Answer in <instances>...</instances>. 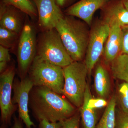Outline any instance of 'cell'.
<instances>
[{
	"instance_id": "obj_1",
	"label": "cell",
	"mask_w": 128,
	"mask_h": 128,
	"mask_svg": "<svg viewBox=\"0 0 128 128\" xmlns=\"http://www.w3.org/2000/svg\"><path fill=\"white\" fill-rule=\"evenodd\" d=\"M29 106L38 120L51 122L62 121L75 114V106L48 88L34 86L29 95Z\"/></svg>"
},
{
	"instance_id": "obj_2",
	"label": "cell",
	"mask_w": 128,
	"mask_h": 128,
	"mask_svg": "<svg viewBox=\"0 0 128 128\" xmlns=\"http://www.w3.org/2000/svg\"><path fill=\"white\" fill-rule=\"evenodd\" d=\"M89 26L82 20L66 15L56 26L64 46L74 61H82L85 59L90 34Z\"/></svg>"
},
{
	"instance_id": "obj_3",
	"label": "cell",
	"mask_w": 128,
	"mask_h": 128,
	"mask_svg": "<svg viewBox=\"0 0 128 128\" xmlns=\"http://www.w3.org/2000/svg\"><path fill=\"white\" fill-rule=\"evenodd\" d=\"M36 55L46 62L63 68L74 61L55 28L43 32L40 34L37 42Z\"/></svg>"
},
{
	"instance_id": "obj_4",
	"label": "cell",
	"mask_w": 128,
	"mask_h": 128,
	"mask_svg": "<svg viewBox=\"0 0 128 128\" xmlns=\"http://www.w3.org/2000/svg\"><path fill=\"white\" fill-rule=\"evenodd\" d=\"M64 84L63 95L75 106L80 108L84 100L88 83V73L86 65L82 61H73L64 67Z\"/></svg>"
},
{
	"instance_id": "obj_5",
	"label": "cell",
	"mask_w": 128,
	"mask_h": 128,
	"mask_svg": "<svg viewBox=\"0 0 128 128\" xmlns=\"http://www.w3.org/2000/svg\"><path fill=\"white\" fill-rule=\"evenodd\" d=\"M28 73L34 86H45L63 94L64 79L62 67L50 64L36 55Z\"/></svg>"
},
{
	"instance_id": "obj_6",
	"label": "cell",
	"mask_w": 128,
	"mask_h": 128,
	"mask_svg": "<svg viewBox=\"0 0 128 128\" xmlns=\"http://www.w3.org/2000/svg\"><path fill=\"white\" fill-rule=\"evenodd\" d=\"M17 50L18 72L21 79L25 78L37 54L36 33L32 25L26 24L20 34Z\"/></svg>"
},
{
	"instance_id": "obj_7",
	"label": "cell",
	"mask_w": 128,
	"mask_h": 128,
	"mask_svg": "<svg viewBox=\"0 0 128 128\" xmlns=\"http://www.w3.org/2000/svg\"><path fill=\"white\" fill-rule=\"evenodd\" d=\"M110 30L109 25L102 20H98L91 26L84 59V63L89 74L91 73L103 54L104 46Z\"/></svg>"
},
{
	"instance_id": "obj_8",
	"label": "cell",
	"mask_w": 128,
	"mask_h": 128,
	"mask_svg": "<svg viewBox=\"0 0 128 128\" xmlns=\"http://www.w3.org/2000/svg\"><path fill=\"white\" fill-rule=\"evenodd\" d=\"M16 74L13 66L7 68L0 76V108L1 119L4 124L9 123L12 115L17 108L13 103L12 92Z\"/></svg>"
},
{
	"instance_id": "obj_9",
	"label": "cell",
	"mask_w": 128,
	"mask_h": 128,
	"mask_svg": "<svg viewBox=\"0 0 128 128\" xmlns=\"http://www.w3.org/2000/svg\"><path fill=\"white\" fill-rule=\"evenodd\" d=\"M34 86L28 76L20 80L15 79L12 86V102L17 105L19 118L23 121L27 128H32V126H34L28 112L29 95Z\"/></svg>"
},
{
	"instance_id": "obj_10",
	"label": "cell",
	"mask_w": 128,
	"mask_h": 128,
	"mask_svg": "<svg viewBox=\"0 0 128 128\" xmlns=\"http://www.w3.org/2000/svg\"><path fill=\"white\" fill-rule=\"evenodd\" d=\"M38 17V24L43 32L55 28L57 23L64 16L55 0H32Z\"/></svg>"
},
{
	"instance_id": "obj_11",
	"label": "cell",
	"mask_w": 128,
	"mask_h": 128,
	"mask_svg": "<svg viewBox=\"0 0 128 128\" xmlns=\"http://www.w3.org/2000/svg\"><path fill=\"white\" fill-rule=\"evenodd\" d=\"M109 0H80L67 8L65 11V14L79 18L89 26L92 24L95 12L102 9Z\"/></svg>"
},
{
	"instance_id": "obj_12",
	"label": "cell",
	"mask_w": 128,
	"mask_h": 128,
	"mask_svg": "<svg viewBox=\"0 0 128 128\" xmlns=\"http://www.w3.org/2000/svg\"><path fill=\"white\" fill-rule=\"evenodd\" d=\"M102 21L109 26L128 25V10L122 0H110L100 9Z\"/></svg>"
},
{
	"instance_id": "obj_13",
	"label": "cell",
	"mask_w": 128,
	"mask_h": 128,
	"mask_svg": "<svg viewBox=\"0 0 128 128\" xmlns=\"http://www.w3.org/2000/svg\"><path fill=\"white\" fill-rule=\"evenodd\" d=\"M20 10L1 2L0 6V26L17 34H20L24 26Z\"/></svg>"
},
{
	"instance_id": "obj_14",
	"label": "cell",
	"mask_w": 128,
	"mask_h": 128,
	"mask_svg": "<svg viewBox=\"0 0 128 128\" xmlns=\"http://www.w3.org/2000/svg\"><path fill=\"white\" fill-rule=\"evenodd\" d=\"M121 27L118 25L110 27V32L105 42L103 53L106 63L111 64L121 54Z\"/></svg>"
},
{
	"instance_id": "obj_15",
	"label": "cell",
	"mask_w": 128,
	"mask_h": 128,
	"mask_svg": "<svg viewBox=\"0 0 128 128\" xmlns=\"http://www.w3.org/2000/svg\"><path fill=\"white\" fill-rule=\"evenodd\" d=\"M111 83L108 72L104 66L98 65L94 76V87L96 93L100 98H108L110 94Z\"/></svg>"
},
{
	"instance_id": "obj_16",
	"label": "cell",
	"mask_w": 128,
	"mask_h": 128,
	"mask_svg": "<svg viewBox=\"0 0 128 128\" xmlns=\"http://www.w3.org/2000/svg\"><path fill=\"white\" fill-rule=\"evenodd\" d=\"M91 93L89 84H87L84 96V100L80 108V115L84 128H96L97 121L96 109L88 106V101Z\"/></svg>"
},
{
	"instance_id": "obj_17",
	"label": "cell",
	"mask_w": 128,
	"mask_h": 128,
	"mask_svg": "<svg viewBox=\"0 0 128 128\" xmlns=\"http://www.w3.org/2000/svg\"><path fill=\"white\" fill-rule=\"evenodd\" d=\"M114 77L128 83V54H120L111 63Z\"/></svg>"
},
{
	"instance_id": "obj_18",
	"label": "cell",
	"mask_w": 128,
	"mask_h": 128,
	"mask_svg": "<svg viewBox=\"0 0 128 128\" xmlns=\"http://www.w3.org/2000/svg\"><path fill=\"white\" fill-rule=\"evenodd\" d=\"M117 96L113 95L96 128H115Z\"/></svg>"
},
{
	"instance_id": "obj_19",
	"label": "cell",
	"mask_w": 128,
	"mask_h": 128,
	"mask_svg": "<svg viewBox=\"0 0 128 128\" xmlns=\"http://www.w3.org/2000/svg\"><path fill=\"white\" fill-rule=\"evenodd\" d=\"M2 2L6 4L14 6L32 18L38 16L36 6L30 0H2Z\"/></svg>"
},
{
	"instance_id": "obj_20",
	"label": "cell",
	"mask_w": 128,
	"mask_h": 128,
	"mask_svg": "<svg viewBox=\"0 0 128 128\" xmlns=\"http://www.w3.org/2000/svg\"><path fill=\"white\" fill-rule=\"evenodd\" d=\"M18 34L0 26V45L8 49L13 48L18 38Z\"/></svg>"
},
{
	"instance_id": "obj_21",
	"label": "cell",
	"mask_w": 128,
	"mask_h": 128,
	"mask_svg": "<svg viewBox=\"0 0 128 128\" xmlns=\"http://www.w3.org/2000/svg\"><path fill=\"white\" fill-rule=\"evenodd\" d=\"M117 102L120 108L123 112L128 114V83L124 82L118 86Z\"/></svg>"
},
{
	"instance_id": "obj_22",
	"label": "cell",
	"mask_w": 128,
	"mask_h": 128,
	"mask_svg": "<svg viewBox=\"0 0 128 128\" xmlns=\"http://www.w3.org/2000/svg\"><path fill=\"white\" fill-rule=\"evenodd\" d=\"M9 49L0 45V72L2 73L7 68V65L10 60Z\"/></svg>"
},
{
	"instance_id": "obj_23",
	"label": "cell",
	"mask_w": 128,
	"mask_h": 128,
	"mask_svg": "<svg viewBox=\"0 0 128 128\" xmlns=\"http://www.w3.org/2000/svg\"><path fill=\"white\" fill-rule=\"evenodd\" d=\"M115 128H128V114L116 109Z\"/></svg>"
},
{
	"instance_id": "obj_24",
	"label": "cell",
	"mask_w": 128,
	"mask_h": 128,
	"mask_svg": "<svg viewBox=\"0 0 128 128\" xmlns=\"http://www.w3.org/2000/svg\"><path fill=\"white\" fill-rule=\"evenodd\" d=\"M80 114L75 113L68 118L61 121L60 128H80Z\"/></svg>"
},
{
	"instance_id": "obj_25",
	"label": "cell",
	"mask_w": 128,
	"mask_h": 128,
	"mask_svg": "<svg viewBox=\"0 0 128 128\" xmlns=\"http://www.w3.org/2000/svg\"><path fill=\"white\" fill-rule=\"evenodd\" d=\"M107 105V102L105 99L100 98H92V93L89 95L88 105L90 107L94 109L102 108Z\"/></svg>"
},
{
	"instance_id": "obj_26",
	"label": "cell",
	"mask_w": 128,
	"mask_h": 128,
	"mask_svg": "<svg viewBox=\"0 0 128 128\" xmlns=\"http://www.w3.org/2000/svg\"><path fill=\"white\" fill-rule=\"evenodd\" d=\"M122 42L121 54H128V25L121 27Z\"/></svg>"
},
{
	"instance_id": "obj_27",
	"label": "cell",
	"mask_w": 128,
	"mask_h": 128,
	"mask_svg": "<svg viewBox=\"0 0 128 128\" xmlns=\"http://www.w3.org/2000/svg\"><path fill=\"white\" fill-rule=\"evenodd\" d=\"M39 128H60L62 126L61 121L51 122L45 119L39 120Z\"/></svg>"
},
{
	"instance_id": "obj_28",
	"label": "cell",
	"mask_w": 128,
	"mask_h": 128,
	"mask_svg": "<svg viewBox=\"0 0 128 128\" xmlns=\"http://www.w3.org/2000/svg\"><path fill=\"white\" fill-rule=\"evenodd\" d=\"M56 3L60 8L68 7L73 5L77 0H55Z\"/></svg>"
},
{
	"instance_id": "obj_29",
	"label": "cell",
	"mask_w": 128,
	"mask_h": 128,
	"mask_svg": "<svg viewBox=\"0 0 128 128\" xmlns=\"http://www.w3.org/2000/svg\"><path fill=\"white\" fill-rule=\"evenodd\" d=\"M12 128H23L20 120L16 117L14 118V123Z\"/></svg>"
},
{
	"instance_id": "obj_30",
	"label": "cell",
	"mask_w": 128,
	"mask_h": 128,
	"mask_svg": "<svg viewBox=\"0 0 128 128\" xmlns=\"http://www.w3.org/2000/svg\"><path fill=\"white\" fill-rule=\"evenodd\" d=\"M124 5L128 10V0H122Z\"/></svg>"
},
{
	"instance_id": "obj_31",
	"label": "cell",
	"mask_w": 128,
	"mask_h": 128,
	"mask_svg": "<svg viewBox=\"0 0 128 128\" xmlns=\"http://www.w3.org/2000/svg\"></svg>"
}]
</instances>
